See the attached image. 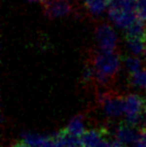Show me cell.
Returning <instances> with one entry per match:
<instances>
[{
    "instance_id": "1",
    "label": "cell",
    "mask_w": 146,
    "mask_h": 147,
    "mask_svg": "<svg viewBox=\"0 0 146 147\" xmlns=\"http://www.w3.org/2000/svg\"><path fill=\"white\" fill-rule=\"evenodd\" d=\"M88 62L94 68L95 82L101 86H108L114 81L121 66L120 55L117 51L112 53L93 51L88 57Z\"/></svg>"
},
{
    "instance_id": "2",
    "label": "cell",
    "mask_w": 146,
    "mask_h": 147,
    "mask_svg": "<svg viewBox=\"0 0 146 147\" xmlns=\"http://www.w3.org/2000/svg\"><path fill=\"white\" fill-rule=\"evenodd\" d=\"M97 100L103 107L108 117H120L124 113V96L113 91H102L97 95Z\"/></svg>"
},
{
    "instance_id": "3",
    "label": "cell",
    "mask_w": 146,
    "mask_h": 147,
    "mask_svg": "<svg viewBox=\"0 0 146 147\" xmlns=\"http://www.w3.org/2000/svg\"><path fill=\"white\" fill-rule=\"evenodd\" d=\"M95 34L100 51L106 53L116 52L117 35L109 24H99L96 27Z\"/></svg>"
},
{
    "instance_id": "4",
    "label": "cell",
    "mask_w": 146,
    "mask_h": 147,
    "mask_svg": "<svg viewBox=\"0 0 146 147\" xmlns=\"http://www.w3.org/2000/svg\"><path fill=\"white\" fill-rule=\"evenodd\" d=\"M43 6L44 14L49 18L67 16L73 12V5L69 0H47Z\"/></svg>"
},
{
    "instance_id": "5",
    "label": "cell",
    "mask_w": 146,
    "mask_h": 147,
    "mask_svg": "<svg viewBox=\"0 0 146 147\" xmlns=\"http://www.w3.org/2000/svg\"><path fill=\"white\" fill-rule=\"evenodd\" d=\"M140 133H137L134 127L127 125L125 123H122L115 131V138L121 143H123L125 146L127 145H135L139 139Z\"/></svg>"
},
{
    "instance_id": "6",
    "label": "cell",
    "mask_w": 146,
    "mask_h": 147,
    "mask_svg": "<svg viewBox=\"0 0 146 147\" xmlns=\"http://www.w3.org/2000/svg\"><path fill=\"white\" fill-rule=\"evenodd\" d=\"M146 99L138 94H127L124 96V113L125 115L139 114L144 111Z\"/></svg>"
},
{
    "instance_id": "7",
    "label": "cell",
    "mask_w": 146,
    "mask_h": 147,
    "mask_svg": "<svg viewBox=\"0 0 146 147\" xmlns=\"http://www.w3.org/2000/svg\"><path fill=\"white\" fill-rule=\"evenodd\" d=\"M125 38L140 39L146 41V23L137 19L131 26H129L125 32Z\"/></svg>"
},
{
    "instance_id": "8",
    "label": "cell",
    "mask_w": 146,
    "mask_h": 147,
    "mask_svg": "<svg viewBox=\"0 0 146 147\" xmlns=\"http://www.w3.org/2000/svg\"><path fill=\"white\" fill-rule=\"evenodd\" d=\"M64 131H66L69 134H72V135L81 137L85 133V124H84L83 115L78 114L74 116L64 128Z\"/></svg>"
},
{
    "instance_id": "9",
    "label": "cell",
    "mask_w": 146,
    "mask_h": 147,
    "mask_svg": "<svg viewBox=\"0 0 146 147\" xmlns=\"http://www.w3.org/2000/svg\"><path fill=\"white\" fill-rule=\"evenodd\" d=\"M48 136H42L39 134L25 132L22 135V142L28 147H40L47 140Z\"/></svg>"
},
{
    "instance_id": "10",
    "label": "cell",
    "mask_w": 146,
    "mask_h": 147,
    "mask_svg": "<svg viewBox=\"0 0 146 147\" xmlns=\"http://www.w3.org/2000/svg\"><path fill=\"white\" fill-rule=\"evenodd\" d=\"M84 2L93 15H100L107 6V0H84Z\"/></svg>"
},
{
    "instance_id": "11",
    "label": "cell",
    "mask_w": 146,
    "mask_h": 147,
    "mask_svg": "<svg viewBox=\"0 0 146 147\" xmlns=\"http://www.w3.org/2000/svg\"><path fill=\"white\" fill-rule=\"evenodd\" d=\"M124 66L130 76L141 71V61L136 56L126 57L124 59Z\"/></svg>"
},
{
    "instance_id": "12",
    "label": "cell",
    "mask_w": 146,
    "mask_h": 147,
    "mask_svg": "<svg viewBox=\"0 0 146 147\" xmlns=\"http://www.w3.org/2000/svg\"><path fill=\"white\" fill-rule=\"evenodd\" d=\"M127 45L131 52L135 55H141L144 54L145 52V42L144 40L140 39H127Z\"/></svg>"
},
{
    "instance_id": "13",
    "label": "cell",
    "mask_w": 146,
    "mask_h": 147,
    "mask_svg": "<svg viewBox=\"0 0 146 147\" xmlns=\"http://www.w3.org/2000/svg\"><path fill=\"white\" fill-rule=\"evenodd\" d=\"M142 120V113L139 114H132V115H125V124L131 126V127H136L139 125Z\"/></svg>"
},
{
    "instance_id": "14",
    "label": "cell",
    "mask_w": 146,
    "mask_h": 147,
    "mask_svg": "<svg viewBox=\"0 0 146 147\" xmlns=\"http://www.w3.org/2000/svg\"><path fill=\"white\" fill-rule=\"evenodd\" d=\"M137 18L141 21H146V0H138L137 4Z\"/></svg>"
},
{
    "instance_id": "15",
    "label": "cell",
    "mask_w": 146,
    "mask_h": 147,
    "mask_svg": "<svg viewBox=\"0 0 146 147\" xmlns=\"http://www.w3.org/2000/svg\"><path fill=\"white\" fill-rule=\"evenodd\" d=\"M139 141L146 147V128L145 127L143 128V129H141L140 136H139Z\"/></svg>"
},
{
    "instance_id": "16",
    "label": "cell",
    "mask_w": 146,
    "mask_h": 147,
    "mask_svg": "<svg viewBox=\"0 0 146 147\" xmlns=\"http://www.w3.org/2000/svg\"><path fill=\"white\" fill-rule=\"evenodd\" d=\"M12 147H28V146L26 145V144H24L23 142L21 141V142H18L17 144H14V145L12 146Z\"/></svg>"
},
{
    "instance_id": "17",
    "label": "cell",
    "mask_w": 146,
    "mask_h": 147,
    "mask_svg": "<svg viewBox=\"0 0 146 147\" xmlns=\"http://www.w3.org/2000/svg\"><path fill=\"white\" fill-rule=\"evenodd\" d=\"M144 117H145V128H146V106L144 108Z\"/></svg>"
},
{
    "instance_id": "18",
    "label": "cell",
    "mask_w": 146,
    "mask_h": 147,
    "mask_svg": "<svg viewBox=\"0 0 146 147\" xmlns=\"http://www.w3.org/2000/svg\"><path fill=\"white\" fill-rule=\"evenodd\" d=\"M144 55L146 56V42H145V52H144Z\"/></svg>"
},
{
    "instance_id": "19",
    "label": "cell",
    "mask_w": 146,
    "mask_h": 147,
    "mask_svg": "<svg viewBox=\"0 0 146 147\" xmlns=\"http://www.w3.org/2000/svg\"><path fill=\"white\" fill-rule=\"evenodd\" d=\"M144 70H145V71H146V68H145V69H144Z\"/></svg>"
}]
</instances>
